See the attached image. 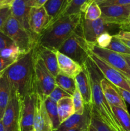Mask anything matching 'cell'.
I'll return each mask as SVG.
<instances>
[{
	"label": "cell",
	"mask_w": 130,
	"mask_h": 131,
	"mask_svg": "<svg viewBox=\"0 0 130 131\" xmlns=\"http://www.w3.org/2000/svg\"><path fill=\"white\" fill-rule=\"evenodd\" d=\"M11 89L20 100L36 92L34 69V47L29 52L20 56L5 70Z\"/></svg>",
	"instance_id": "obj_1"
},
{
	"label": "cell",
	"mask_w": 130,
	"mask_h": 131,
	"mask_svg": "<svg viewBox=\"0 0 130 131\" xmlns=\"http://www.w3.org/2000/svg\"><path fill=\"white\" fill-rule=\"evenodd\" d=\"M83 13L59 17L39 35L37 42L53 51L60 46L76 30L81 23Z\"/></svg>",
	"instance_id": "obj_2"
},
{
	"label": "cell",
	"mask_w": 130,
	"mask_h": 131,
	"mask_svg": "<svg viewBox=\"0 0 130 131\" xmlns=\"http://www.w3.org/2000/svg\"><path fill=\"white\" fill-rule=\"evenodd\" d=\"M84 66L87 70L91 83L93 107L105 124L117 131H123L114 116L110 105L107 102L101 86V81L104 78L102 73L90 58L87 60Z\"/></svg>",
	"instance_id": "obj_3"
},
{
	"label": "cell",
	"mask_w": 130,
	"mask_h": 131,
	"mask_svg": "<svg viewBox=\"0 0 130 131\" xmlns=\"http://www.w3.org/2000/svg\"><path fill=\"white\" fill-rule=\"evenodd\" d=\"M57 51L83 67L89 58L88 43L83 35L81 23L75 32L63 42Z\"/></svg>",
	"instance_id": "obj_4"
},
{
	"label": "cell",
	"mask_w": 130,
	"mask_h": 131,
	"mask_svg": "<svg viewBox=\"0 0 130 131\" xmlns=\"http://www.w3.org/2000/svg\"><path fill=\"white\" fill-rule=\"evenodd\" d=\"M1 31L8 36L25 54L33 49L38 40L36 37L29 33L11 15Z\"/></svg>",
	"instance_id": "obj_5"
},
{
	"label": "cell",
	"mask_w": 130,
	"mask_h": 131,
	"mask_svg": "<svg viewBox=\"0 0 130 131\" xmlns=\"http://www.w3.org/2000/svg\"><path fill=\"white\" fill-rule=\"evenodd\" d=\"M36 44V43H35ZM34 69L36 92L42 99L48 97L56 86L55 78L48 71L34 46Z\"/></svg>",
	"instance_id": "obj_6"
},
{
	"label": "cell",
	"mask_w": 130,
	"mask_h": 131,
	"mask_svg": "<svg viewBox=\"0 0 130 131\" xmlns=\"http://www.w3.org/2000/svg\"><path fill=\"white\" fill-rule=\"evenodd\" d=\"M88 47L90 52L114 68L130 81V67L122 55L107 49L101 48L94 43H88Z\"/></svg>",
	"instance_id": "obj_7"
},
{
	"label": "cell",
	"mask_w": 130,
	"mask_h": 131,
	"mask_svg": "<svg viewBox=\"0 0 130 131\" xmlns=\"http://www.w3.org/2000/svg\"><path fill=\"white\" fill-rule=\"evenodd\" d=\"M36 97V93H34L20 100V111L17 131H31L34 129L33 124Z\"/></svg>",
	"instance_id": "obj_8"
},
{
	"label": "cell",
	"mask_w": 130,
	"mask_h": 131,
	"mask_svg": "<svg viewBox=\"0 0 130 131\" xmlns=\"http://www.w3.org/2000/svg\"><path fill=\"white\" fill-rule=\"evenodd\" d=\"M89 58L96 64L103 77L117 88L130 92V81L116 69L110 66L104 61L89 51Z\"/></svg>",
	"instance_id": "obj_9"
},
{
	"label": "cell",
	"mask_w": 130,
	"mask_h": 131,
	"mask_svg": "<svg viewBox=\"0 0 130 131\" xmlns=\"http://www.w3.org/2000/svg\"><path fill=\"white\" fill-rule=\"evenodd\" d=\"M81 27L83 35L88 43H94L99 35L103 33L108 32L113 28L118 27V25L107 23L102 18L96 20H88L84 19L82 15Z\"/></svg>",
	"instance_id": "obj_10"
},
{
	"label": "cell",
	"mask_w": 130,
	"mask_h": 131,
	"mask_svg": "<svg viewBox=\"0 0 130 131\" xmlns=\"http://www.w3.org/2000/svg\"><path fill=\"white\" fill-rule=\"evenodd\" d=\"M19 111L20 99L15 90L11 89L10 101L2 118L5 131L17 130Z\"/></svg>",
	"instance_id": "obj_11"
},
{
	"label": "cell",
	"mask_w": 130,
	"mask_h": 131,
	"mask_svg": "<svg viewBox=\"0 0 130 131\" xmlns=\"http://www.w3.org/2000/svg\"><path fill=\"white\" fill-rule=\"evenodd\" d=\"M101 10V18L106 23L113 24L120 26L124 24L130 15V5L126 6H100Z\"/></svg>",
	"instance_id": "obj_12"
},
{
	"label": "cell",
	"mask_w": 130,
	"mask_h": 131,
	"mask_svg": "<svg viewBox=\"0 0 130 131\" xmlns=\"http://www.w3.org/2000/svg\"><path fill=\"white\" fill-rule=\"evenodd\" d=\"M92 116V104H85L82 115L74 114L62 123L55 131H68L73 129H89Z\"/></svg>",
	"instance_id": "obj_13"
},
{
	"label": "cell",
	"mask_w": 130,
	"mask_h": 131,
	"mask_svg": "<svg viewBox=\"0 0 130 131\" xmlns=\"http://www.w3.org/2000/svg\"><path fill=\"white\" fill-rule=\"evenodd\" d=\"M50 22V19L44 6L31 8L29 17V28L31 33L37 38L48 27Z\"/></svg>",
	"instance_id": "obj_14"
},
{
	"label": "cell",
	"mask_w": 130,
	"mask_h": 131,
	"mask_svg": "<svg viewBox=\"0 0 130 131\" xmlns=\"http://www.w3.org/2000/svg\"><path fill=\"white\" fill-rule=\"evenodd\" d=\"M34 129L35 131H54L52 121L48 115L44 100L37 95L34 110Z\"/></svg>",
	"instance_id": "obj_15"
},
{
	"label": "cell",
	"mask_w": 130,
	"mask_h": 131,
	"mask_svg": "<svg viewBox=\"0 0 130 131\" xmlns=\"http://www.w3.org/2000/svg\"><path fill=\"white\" fill-rule=\"evenodd\" d=\"M30 1L31 0H14L10 5V8L11 15L15 18L29 33L34 36L31 31L29 26V13L31 8L29 5Z\"/></svg>",
	"instance_id": "obj_16"
},
{
	"label": "cell",
	"mask_w": 130,
	"mask_h": 131,
	"mask_svg": "<svg viewBox=\"0 0 130 131\" xmlns=\"http://www.w3.org/2000/svg\"><path fill=\"white\" fill-rule=\"evenodd\" d=\"M101 86L107 102L110 106H114L127 111L125 101L120 95L115 86L103 78L101 81Z\"/></svg>",
	"instance_id": "obj_17"
},
{
	"label": "cell",
	"mask_w": 130,
	"mask_h": 131,
	"mask_svg": "<svg viewBox=\"0 0 130 131\" xmlns=\"http://www.w3.org/2000/svg\"><path fill=\"white\" fill-rule=\"evenodd\" d=\"M76 89L79 90L85 104H92V88L89 74L85 67L75 78Z\"/></svg>",
	"instance_id": "obj_18"
},
{
	"label": "cell",
	"mask_w": 130,
	"mask_h": 131,
	"mask_svg": "<svg viewBox=\"0 0 130 131\" xmlns=\"http://www.w3.org/2000/svg\"><path fill=\"white\" fill-rule=\"evenodd\" d=\"M59 73L75 79L76 75L82 71L83 67L66 56L64 54L56 51Z\"/></svg>",
	"instance_id": "obj_19"
},
{
	"label": "cell",
	"mask_w": 130,
	"mask_h": 131,
	"mask_svg": "<svg viewBox=\"0 0 130 131\" xmlns=\"http://www.w3.org/2000/svg\"><path fill=\"white\" fill-rule=\"evenodd\" d=\"M35 47L38 55L43 60L46 67L55 78L59 74L56 51H53L45 47H43L40 45L38 42L36 43Z\"/></svg>",
	"instance_id": "obj_20"
},
{
	"label": "cell",
	"mask_w": 130,
	"mask_h": 131,
	"mask_svg": "<svg viewBox=\"0 0 130 131\" xmlns=\"http://www.w3.org/2000/svg\"><path fill=\"white\" fill-rule=\"evenodd\" d=\"M11 88L6 74L0 79V119H2L11 95Z\"/></svg>",
	"instance_id": "obj_21"
},
{
	"label": "cell",
	"mask_w": 130,
	"mask_h": 131,
	"mask_svg": "<svg viewBox=\"0 0 130 131\" xmlns=\"http://www.w3.org/2000/svg\"><path fill=\"white\" fill-rule=\"evenodd\" d=\"M67 4L68 0H48L47 1L44 8L50 19L49 25L58 19Z\"/></svg>",
	"instance_id": "obj_22"
},
{
	"label": "cell",
	"mask_w": 130,
	"mask_h": 131,
	"mask_svg": "<svg viewBox=\"0 0 130 131\" xmlns=\"http://www.w3.org/2000/svg\"><path fill=\"white\" fill-rule=\"evenodd\" d=\"M57 106L59 118L61 124L75 114L72 97L62 99L57 102Z\"/></svg>",
	"instance_id": "obj_23"
},
{
	"label": "cell",
	"mask_w": 130,
	"mask_h": 131,
	"mask_svg": "<svg viewBox=\"0 0 130 131\" xmlns=\"http://www.w3.org/2000/svg\"><path fill=\"white\" fill-rule=\"evenodd\" d=\"M55 83L56 86L61 88L71 96L73 95L75 90L76 89L75 79L61 73H59L55 77Z\"/></svg>",
	"instance_id": "obj_24"
},
{
	"label": "cell",
	"mask_w": 130,
	"mask_h": 131,
	"mask_svg": "<svg viewBox=\"0 0 130 131\" xmlns=\"http://www.w3.org/2000/svg\"><path fill=\"white\" fill-rule=\"evenodd\" d=\"M88 1L89 0H71L66 5L65 9L59 17L80 13L84 14L87 8V3Z\"/></svg>",
	"instance_id": "obj_25"
},
{
	"label": "cell",
	"mask_w": 130,
	"mask_h": 131,
	"mask_svg": "<svg viewBox=\"0 0 130 131\" xmlns=\"http://www.w3.org/2000/svg\"><path fill=\"white\" fill-rule=\"evenodd\" d=\"M44 102L48 116H49L50 118L52 121V125H53V130L55 131L58 129L59 125H61L59 118L57 103L52 101L49 97H47L44 100Z\"/></svg>",
	"instance_id": "obj_26"
},
{
	"label": "cell",
	"mask_w": 130,
	"mask_h": 131,
	"mask_svg": "<svg viewBox=\"0 0 130 131\" xmlns=\"http://www.w3.org/2000/svg\"><path fill=\"white\" fill-rule=\"evenodd\" d=\"M114 116L123 131H130V115L128 111L114 106H110Z\"/></svg>",
	"instance_id": "obj_27"
},
{
	"label": "cell",
	"mask_w": 130,
	"mask_h": 131,
	"mask_svg": "<svg viewBox=\"0 0 130 131\" xmlns=\"http://www.w3.org/2000/svg\"><path fill=\"white\" fill-rule=\"evenodd\" d=\"M90 125L96 129V131H117L115 129L109 126L104 122L98 113L92 106V116Z\"/></svg>",
	"instance_id": "obj_28"
},
{
	"label": "cell",
	"mask_w": 130,
	"mask_h": 131,
	"mask_svg": "<svg viewBox=\"0 0 130 131\" xmlns=\"http://www.w3.org/2000/svg\"><path fill=\"white\" fill-rule=\"evenodd\" d=\"M101 16V10L100 6L95 1H92L89 3L83 14L84 19L88 20H96Z\"/></svg>",
	"instance_id": "obj_29"
},
{
	"label": "cell",
	"mask_w": 130,
	"mask_h": 131,
	"mask_svg": "<svg viewBox=\"0 0 130 131\" xmlns=\"http://www.w3.org/2000/svg\"><path fill=\"white\" fill-rule=\"evenodd\" d=\"M25 54L17 46L13 43L9 47L0 51V58L5 59H11L17 60L20 56Z\"/></svg>",
	"instance_id": "obj_30"
},
{
	"label": "cell",
	"mask_w": 130,
	"mask_h": 131,
	"mask_svg": "<svg viewBox=\"0 0 130 131\" xmlns=\"http://www.w3.org/2000/svg\"><path fill=\"white\" fill-rule=\"evenodd\" d=\"M105 49L121 55H130L129 47H127L121 40L115 38L113 36L109 46H107Z\"/></svg>",
	"instance_id": "obj_31"
},
{
	"label": "cell",
	"mask_w": 130,
	"mask_h": 131,
	"mask_svg": "<svg viewBox=\"0 0 130 131\" xmlns=\"http://www.w3.org/2000/svg\"><path fill=\"white\" fill-rule=\"evenodd\" d=\"M72 100L74 109H75V114L82 115L84 111L85 104H84L80 92L77 89L75 90L73 95H72Z\"/></svg>",
	"instance_id": "obj_32"
},
{
	"label": "cell",
	"mask_w": 130,
	"mask_h": 131,
	"mask_svg": "<svg viewBox=\"0 0 130 131\" xmlns=\"http://www.w3.org/2000/svg\"><path fill=\"white\" fill-rule=\"evenodd\" d=\"M112 38H113V35L110 34V33L105 32V33H102L101 35L98 37L96 41L94 44L101 48H106L107 46H109Z\"/></svg>",
	"instance_id": "obj_33"
},
{
	"label": "cell",
	"mask_w": 130,
	"mask_h": 131,
	"mask_svg": "<svg viewBox=\"0 0 130 131\" xmlns=\"http://www.w3.org/2000/svg\"><path fill=\"white\" fill-rule=\"evenodd\" d=\"M48 97L52 101L57 103V102L61 99H62L65 98V97H71L72 96L69 94V93H68L67 92H65L64 90L61 89V88L56 86Z\"/></svg>",
	"instance_id": "obj_34"
},
{
	"label": "cell",
	"mask_w": 130,
	"mask_h": 131,
	"mask_svg": "<svg viewBox=\"0 0 130 131\" xmlns=\"http://www.w3.org/2000/svg\"><path fill=\"white\" fill-rule=\"evenodd\" d=\"M11 15L10 6L0 8V31L5 25L7 19Z\"/></svg>",
	"instance_id": "obj_35"
},
{
	"label": "cell",
	"mask_w": 130,
	"mask_h": 131,
	"mask_svg": "<svg viewBox=\"0 0 130 131\" xmlns=\"http://www.w3.org/2000/svg\"><path fill=\"white\" fill-rule=\"evenodd\" d=\"M99 6H112V5H119V6H126L130 5V0H105L98 3Z\"/></svg>",
	"instance_id": "obj_36"
},
{
	"label": "cell",
	"mask_w": 130,
	"mask_h": 131,
	"mask_svg": "<svg viewBox=\"0 0 130 131\" xmlns=\"http://www.w3.org/2000/svg\"><path fill=\"white\" fill-rule=\"evenodd\" d=\"M13 43H14V42L8 36L0 31V51L9 47Z\"/></svg>",
	"instance_id": "obj_37"
},
{
	"label": "cell",
	"mask_w": 130,
	"mask_h": 131,
	"mask_svg": "<svg viewBox=\"0 0 130 131\" xmlns=\"http://www.w3.org/2000/svg\"><path fill=\"white\" fill-rule=\"evenodd\" d=\"M16 61L17 60H11V59H5L0 58V72L6 70Z\"/></svg>",
	"instance_id": "obj_38"
},
{
	"label": "cell",
	"mask_w": 130,
	"mask_h": 131,
	"mask_svg": "<svg viewBox=\"0 0 130 131\" xmlns=\"http://www.w3.org/2000/svg\"><path fill=\"white\" fill-rule=\"evenodd\" d=\"M113 37L120 40L130 41V31L129 30H120L118 33L113 35Z\"/></svg>",
	"instance_id": "obj_39"
},
{
	"label": "cell",
	"mask_w": 130,
	"mask_h": 131,
	"mask_svg": "<svg viewBox=\"0 0 130 131\" xmlns=\"http://www.w3.org/2000/svg\"><path fill=\"white\" fill-rule=\"evenodd\" d=\"M117 90H118L120 95L122 97V98L123 99L124 101L125 102H127L130 105V92L121 88H117Z\"/></svg>",
	"instance_id": "obj_40"
},
{
	"label": "cell",
	"mask_w": 130,
	"mask_h": 131,
	"mask_svg": "<svg viewBox=\"0 0 130 131\" xmlns=\"http://www.w3.org/2000/svg\"><path fill=\"white\" fill-rule=\"evenodd\" d=\"M48 0H31L29 5L31 8H41L44 6Z\"/></svg>",
	"instance_id": "obj_41"
},
{
	"label": "cell",
	"mask_w": 130,
	"mask_h": 131,
	"mask_svg": "<svg viewBox=\"0 0 130 131\" xmlns=\"http://www.w3.org/2000/svg\"><path fill=\"white\" fill-rule=\"evenodd\" d=\"M14 0H0V8L10 6Z\"/></svg>",
	"instance_id": "obj_42"
},
{
	"label": "cell",
	"mask_w": 130,
	"mask_h": 131,
	"mask_svg": "<svg viewBox=\"0 0 130 131\" xmlns=\"http://www.w3.org/2000/svg\"><path fill=\"white\" fill-rule=\"evenodd\" d=\"M89 129H84V128H78V129H73L68 131H88Z\"/></svg>",
	"instance_id": "obj_43"
},
{
	"label": "cell",
	"mask_w": 130,
	"mask_h": 131,
	"mask_svg": "<svg viewBox=\"0 0 130 131\" xmlns=\"http://www.w3.org/2000/svg\"><path fill=\"white\" fill-rule=\"evenodd\" d=\"M130 67V55H122Z\"/></svg>",
	"instance_id": "obj_44"
},
{
	"label": "cell",
	"mask_w": 130,
	"mask_h": 131,
	"mask_svg": "<svg viewBox=\"0 0 130 131\" xmlns=\"http://www.w3.org/2000/svg\"><path fill=\"white\" fill-rule=\"evenodd\" d=\"M105 1V0H89V1H88V2H87V6L88 5H89V3H91L92 1H95L96 3H101V2H102V1Z\"/></svg>",
	"instance_id": "obj_45"
},
{
	"label": "cell",
	"mask_w": 130,
	"mask_h": 131,
	"mask_svg": "<svg viewBox=\"0 0 130 131\" xmlns=\"http://www.w3.org/2000/svg\"><path fill=\"white\" fill-rule=\"evenodd\" d=\"M0 131H5L3 124L2 119H0Z\"/></svg>",
	"instance_id": "obj_46"
},
{
	"label": "cell",
	"mask_w": 130,
	"mask_h": 131,
	"mask_svg": "<svg viewBox=\"0 0 130 131\" xmlns=\"http://www.w3.org/2000/svg\"><path fill=\"white\" fill-rule=\"evenodd\" d=\"M88 131H96V129H94V128L91 125H90V126H89V129H88Z\"/></svg>",
	"instance_id": "obj_47"
},
{
	"label": "cell",
	"mask_w": 130,
	"mask_h": 131,
	"mask_svg": "<svg viewBox=\"0 0 130 131\" xmlns=\"http://www.w3.org/2000/svg\"><path fill=\"white\" fill-rule=\"evenodd\" d=\"M5 70H4V71H3V72H0V79H1V78L3 76V75L4 73H5Z\"/></svg>",
	"instance_id": "obj_48"
},
{
	"label": "cell",
	"mask_w": 130,
	"mask_h": 131,
	"mask_svg": "<svg viewBox=\"0 0 130 131\" xmlns=\"http://www.w3.org/2000/svg\"><path fill=\"white\" fill-rule=\"evenodd\" d=\"M70 1H71V0H68V3H69V2H70ZM67 5H68V4H67Z\"/></svg>",
	"instance_id": "obj_49"
},
{
	"label": "cell",
	"mask_w": 130,
	"mask_h": 131,
	"mask_svg": "<svg viewBox=\"0 0 130 131\" xmlns=\"http://www.w3.org/2000/svg\"><path fill=\"white\" fill-rule=\"evenodd\" d=\"M31 131H35V130H34V129H33V130H31Z\"/></svg>",
	"instance_id": "obj_50"
}]
</instances>
